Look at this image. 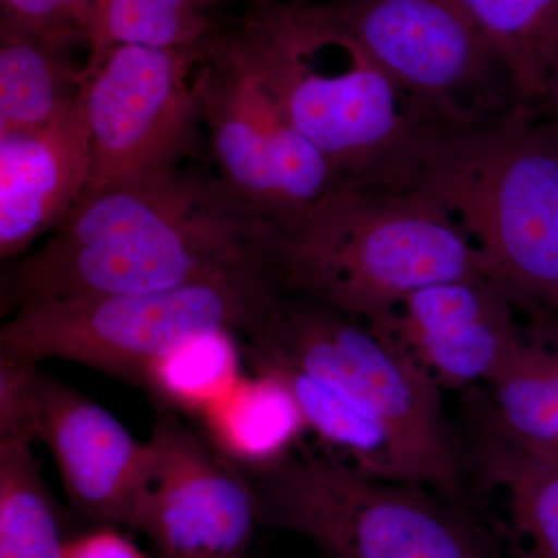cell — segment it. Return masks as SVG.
Listing matches in <instances>:
<instances>
[{"label": "cell", "mask_w": 558, "mask_h": 558, "mask_svg": "<svg viewBox=\"0 0 558 558\" xmlns=\"http://www.w3.org/2000/svg\"><path fill=\"white\" fill-rule=\"evenodd\" d=\"M486 385L506 432L558 459V318L526 319L519 343Z\"/></svg>", "instance_id": "18"}, {"label": "cell", "mask_w": 558, "mask_h": 558, "mask_svg": "<svg viewBox=\"0 0 558 558\" xmlns=\"http://www.w3.org/2000/svg\"><path fill=\"white\" fill-rule=\"evenodd\" d=\"M494 44L521 101H537L558 60V0H461Z\"/></svg>", "instance_id": "22"}, {"label": "cell", "mask_w": 558, "mask_h": 558, "mask_svg": "<svg viewBox=\"0 0 558 558\" xmlns=\"http://www.w3.org/2000/svg\"><path fill=\"white\" fill-rule=\"evenodd\" d=\"M215 49L267 90L340 186L411 193L447 135L374 61L329 3L240 0Z\"/></svg>", "instance_id": "2"}, {"label": "cell", "mask_w": 558, "mask_h": 558, "mask_svg": "<svg viewBox=\"0 0 558 558\" xmlns=\"http://www.w3.org/2000/svg\"><path fill=\"white\" fill-rule=\"evenodd\" d=\"M242 343L229 330L182 341L150 368L143 389L157 409L199 417L242 379Z\"/></svg>", "instance_id": "23"}, {"label": "cell", "mask_w": 558, "mask_h": 558, "mask_svg": "<svg viewBox=\"0 0 558 558\" xmlns=\"http://www.w3.org/2000/svg\"><path fill=\"white\" fill-rule=\"evenodd\" d=\"M33 444L0 442V558H62L68 543Z\"/></svg>", "instance_id": "21"}, {"label": "cell", "mask_w": 558, "mask_h": 558, "mask_svg": "<svg viewBox=\"0 0 558 558\" xmlns=\"http://www.w3.org/2000/svg\"><path fill=\"white\" fill-rule=\"evenodd\" d=\"M271 229L218 172L197 168L84 193L46 242L3 274L2 310L270 274Z\"/></svg>", "instance_id": "1"}, {"label": "cell", "mask_w": 558, "mask_h": 558, "mask_svg": "<svg viewBox=\"0 0 558 558\" xmlns=\"http://www.w3.org/2000/svg\"><path fill=\"white\" fill-rule=\"evenodd\" d=\"M204 54V124L216 172L274 229H289L339 189L336 174L255 76L209 43Z\"/></svg>", "instance_id": "10"}, {"label": "cell", "mask_w": 558, "mask_h": 558, "mask_svg": "<svg viewBox=\"0 0 558 558\" xmlns=\"http://www.w3.org/2000/svg\"><path fill=\"white\" fill-rule=\"evenodd\" d=\"M39 440L54 459L73 508L98 527L135 529L149 447L100 403L40 374Z\"/></svg>", "instance_id": "12"}, {"label": "cell", "mask_w": 558, "mask_h": 558, "mask_svg": "<svg viewBox=\"0 0 558 558\" xmlns=\"http://www.w3.org/2000/svg\"><path fill=\"white\" fill-rule=\"evenodd\" d=\"M97 0H0V22L73 47H89Z\"/></svg>", "instance_id": "24"}, {"label": "cell", "mask_w": 558, "mask_h": 558, "mask_svg": "<svg viewBox=\"0 0 558 558\" xmlns=\"http://www.w3.org/2000/svg\"><path fill=\"white\" fill-rule=\"evenodd\" d=\"M279 292L269 271L194 282L157 292L43 301L10 315L0 349L40 363L64 360L137 385L182 341L259 325Z\"/></svg>", "instance_id": "6"}, {"label": "cell", "mask_w": 558, "mask_h": 558, "mask_svg": "<svg viewBox=\"0 0 558 558\" xmlns=\"http://www.w3.org/2000/svg\"><path fill=\"white\" fill-rule=\"evenodd\" d=\"M223 2H226L227 5H229V3H238V2H240V0H223Z\"/></svg>", "instance_id": "28"}, {"label": "cell", "mask_w": 558, "mask_h": 558, "mask_svg": "<svg viewBox=\"0 0 558 558\" xmlns=\"http://www.w3.org/2000/svg\"><path fill=\"white\" fill-rule=\"evenodd\" d=\"M417 191L475 242L519 314L558 318V123L539 102L444 135Z\"/></svg>", "instance_id": "4"}, {"label": "cell", "mask_w": 558, "mask_h": 558, "mask_svg": "<svg viewBox=\"0 0 558 558\" xmlns=\"http://www.w3.org/2000/svg\"><path fill=\"white\" fill-rule=\"evenodd\" d=\"M241 341L252 365L303 371L373 414L391 439L400 483L447 498L459 494L468 468L439 384L396 337L318 301L278 292Z\"/></svg>", "instance_id": "5"}, {"label": "cell", "mask_w": 558, "mask_h": 558, "mask_svg": "<svg viewBox=\"0 0 558 558\" xmlns=\"http://www.w3.org/2000/svg\"><path fill=\"white\" fill-rule=\"evenodd\" d=\"M84 89V87H83ZM90 179L84 94L49 126L0 134V256L27 255L83 197Z\"/></svg>", "instance_id": "14"}, {"label": "cell", "mask_w": 558, "mask_h": 558, "mask_svg": "<svg viewBox=\"0 0 558 558\" xmlns=\"http://www.w3.org/2000/svg\"><path fill=\"white\" fill-rule=\"evenodd\" d=\"M207 83L204 49L121 44L86 64L90 179L84 193L170 171L193 156Z\"/></svg>", "instance_id": "9"}, {"label": "cell", "mask_w": 558, "mask_h": 558, "mask_svg": "<svg viewBox=\"0 0 558 558\" xmlns=\"http://www.w3.org/2000/svg\"><path fill=\"white\" fill-rule=\"evenodd\" d=\"M267 266L282 292L385 333L416 290L487 277L475 242L427 194L354 186L330 191L289 229H271Z\"/></svg>", "instance_id": "3"}, {"label": "cell", "mask_w": 558, "mask_h": 558, "mask_svg": "<svg viewBox=\"0 0 558 558\" xmlns=\"http://www.w3.org/2000/svg\"><path fill=\"white\" fill-rule=\"evenodd\" d=\"M333 13L440 131L498 120L520 100L461 0H336Z\"/></svg>", "instance_id": "8"}, {"label": "cell", "mask_w": 558, "mask_h": 558, "mask_svg": "<svg viewBox=\"0 0 558 558\" xmlns=\"http://www.w3.org/2000/svg\"><path fill=\"white\" fill-rule=\"evenodd\" d=\"M75 50L0 22V134L43 130L72 108L86 84Z\"/></svg>", "instance_id": "16"}, {"label": "cell", "mask_w": 558, "mask_h": 558, "mask_svg": "<svg viewBox=\"0 0 558 558\" xmlns=\"http://www.w3.org/2000/svg\"><path fill=\"white\" fill-rule=\"evenodd\" d=\"M468 472L501 492L521 558H558V459L506 432L487 399L470 396Z\"/></svg>", "instance_id": "15"}, {"label": "cell", "mask_w": 558, "mask_h": 558, "mask_svg": "<svg viewBox=\"0 0 558 558\" xmlns=\"http://www.w3.org/2000/svg\"><path fill=\"white\" fill-rule=\"evenodd\" d=\"M62 558H149L117 527H98L65 543Z\"/></svg>", "instance_id": "26"}, {"label": "cell", "mask_w": 558, "mask_h": 558, "mask_svg": "<svg viewBox=\"0 0 558 558\" xmlns=\"http://www.w3.org/2000/svg\"><path fill=\"white\" fill-rule=\"evenodd\" d=\"M517 315L492 279H453L407 296L388 333L410 349L440 388H468L487 384L519 343L523 325Z\"/></svg>", "instance_id": "13"}, {"label": "cell", "mask_w": 558, "mask_h": 558, "mask_svg": "<svg viewBox=\"0 0 558 558\" xmlns=\"http://www.w3.org/2000/svg\"><path fill=\"white\" fill-rule=\"evenodd\" d=\"M537 102L558 123V60L554 69L550 70L545 89H543L542 97L538 98Z\"/></svg>", "instance_id": "27"}, {"label": "cell", "mask_w": 558, "mask_h": 558, "mask_svg": "<svg viewBox=\"0 0 558 558\" xmlns=\"http://www.w3.org/2000/svg\"><path fill=\"white\" fill-rule=\"evenodd\" d=\"M252 366L286 381L303 411L307 429L317 433L329 447L354 459L352 469L355 472L373 478L399 481L391 439L387 428L373 414L303 371L267 363Z\"/></svg>", "instance_id": "20"}, {"label": "cell", "mask_w": 558, "mask_h": 558, "mask_svg": "<svg viewBox=\"0 0 558 558\" xmlns=\"http://www.w3.org/2000/svg\"><path fill=\"white\" fill-rule=\"evenodd\" d=\"M223 0H97L86 64L121 44L201 50L215 38Z\"/></svg>", "instance_id": "19"}, {"label": "cell", "mask_w": 558, "mask_h": 558, "mask_svg": "<svg viewBox=\"0 0 558 558\" xmlns=\"http://www.w3.org/2000/svg\"><path fill=\"white\" fill-rule=\"evenodd\" d=\"M197 418L208 442L244 472L288 457L307 429L292 389L267 371L244 374Z\"/></svg>", "instance_id": "17"}, {"label": "cell", "mask_w": 558, "mask_h": 558, "mask_svg": "<svg viewBox=\"0 0 558 558\" xmlns=\"http://www.w3.org/2000/svg\"><path fill=\"white\" fill-rule=\"evenodd\" d=\"M244 473L263 523L303 535L333 558H495L478 529L418 484L293 451Z\"/></svg>", "instance_id": "7"}, {"label": "cell", "mask_w": 558, "mask_h": 558, "mask_svg": "<svg viewBox=\"0 0 558 558\" xmlns=\"http://www.w3.org/2000/svg\"><path fill=\"white\" fill-rule=\"evenodd\" d=\"M135 531L160 558H245L263 523L248 476L180 414L157 409Z\"/></svg>", "instance_id": "11"}, {"label": "cell", "mask_w": 558, "mask_h": 558, "mask_svg": "<svg viewBox=\"0 0 558 558\" xmlns=\"http://www.w3.org/2000/svg\"><path fill=\"white\" fill-rule=\"evenodd\" d=\"M39 363L0 349V442L39 440Z\"/></svg>", "instance_id": "25"}]
</instances>
